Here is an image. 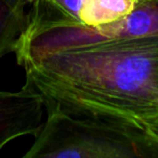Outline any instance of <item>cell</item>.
<instances>
[{
  "label": "cell",
  "instance_id": "5",
  "mask_svg": "<svg viewBox=\"0 0 158 158\" xmlns=\"http://www.w3.org/2000/svg\"><path fill=\"white\" fill-rule=\"evenodd\" d=\"M100 0H31L26 28L92 26Z\"/></svg>",
  "mask_w": 158,
  "mask_h": 158
},
{
  "label": "cell",
  "instance_id": "4",
  "mask_svg": "<svg viewBox=\"0 0 158 158\" xmlns=\"http://www.w3.org/2000/svg\"><path fill=\"white\" fill-rule=\"evenodd\" d=\"M44 100L25 82L20 91L0 90V151L14 139L37 134L42 126Z\"/></svg>",
  "mask_w": 158,
  "mask_h": 158
},
{
  "label": "cell",
  "instance_id": "2",
  "mask_svg": "<svg viewBox=\"0 0 158 158\" xmlns=\"http://www.w3.org/2000/svg\"><path fill=\"white\" fill-rule=\"evenodd\" d=\"M47 119L24 158H158L120 132L47 110Z\"/></svg>",
  "mask_w": 158,
  "mask_h": 158
},
{
  "label": "cell",
  "instance_id": "3",
  "mask_svg": "<svg viewBox=\"0 0 158 158\" xmlns=\"http://www.w3.org/2000/svg\"><path fill=\"white\" fill-rule=\"evenodd\" d=\"M145 37H158V0H140L125 16L98 26L25 28L13 53L21 66L56 51Z\"/></svg>",
  "mask_w": 158,
  "mask_h": 158
},
{
  "label": "cell",
  "instance_id": "6",
  "mask_svg": "<svg viewBox=\"0 0 158 158\" xmlns=\"http://www.w3.org/2000/svg\"><path fill=\"white\" fill-rule=\"evenodd\" d=\"M31 0H0V59L14 52L28 20Z\"/></svg>",
  "mask_w": 158,
  "mask_h": 158
},
{
  "label": "cell",
  "instance_id": "1",
  "mask_svg": "<svg viewBox=\"0 0 158 158\" xmlns=\"http://www.w3.org/2000/svg\"><path fill=\"white\" fill-rule=\"evenodd\" d=\"M21 66L46 110L120 132L158 157V37L66 49Z\"/></svg>",
  "mask_w": 158,
  "mask_h": 158
}]
</instances>
